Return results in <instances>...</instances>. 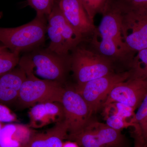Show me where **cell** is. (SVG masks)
I'll use <instances>...</instances> for the list:
<instances>
[{
    "instance_id": "obj_13",
    "label": "cell",
    "mask_w": 147,
    "mask_h": 147,
    "mask_svg": "<svg viewBox=\"0 0 147 147\" xmlns=\"http://www.w3.org/2000/svg\"><path fill=\"white\" fill-rule=\"evenodd\" d=\"M29 127L41 128L64 119L63 106L59 102L38 103L31 107L29 112Z\"/></svg>"
},
{
    "instance_id": "obj_20",
    "label": "cell",
    "mask_w": 147,
    "mask_h": 147,
    "mask_svg": "<svg viewBox=\"0 0 147 147\" xmlns=\"http://www.w3.org/2000/svg\"><path fill=\"white\" fill-rule=\"evenodd\" d=\"M88 16L94 21L95 16L98 13H103L110 0H79Z\"/></svg>"
},
{
    "instance_id": "obj_16",
    "label": "cell",
    "mask_w": 147,
    "mask_h": 147,
    "mask_svg": "<svg viewBox=\"0 0 147 147\" xmlns=\"http://www.w3.org/2000/svg\"><path fill=\"white\" fill-rule=\"evenodd\" d=\"M33 132L25 125H4L0 133V147H26Z\"/></svg>"
},
{
    "instance_id": "obj_9",
    "label": "cell",
    "mask_w": 147,
    "mask_h": 147,
    "mask_svg": "<svg viewBox=\"0 0 147 147\" xmlns=\"http://www.w3.org/2000/svg\"><path fill=\"white\" fill-rule=\"evenodd\" d=\"M61 104L64 112V122L68 130V136L79 133L92 118L90 109L74 87L65 88Z\"/></svg>"
},
{
    "instance_id": "obj_7",
    "label": "cell",
    "mask_w": 147,
    "mask_h": 147,
    "mask_svg": "<svg viewBox=\"0 0 147 147\" xmlns=\"http://www.w3.org/2000/svg\"><path fill=\"white\" fill-rule=\"evenodd\" d=\"M67 140L80 147H127V141L121 130L92 118L79 133L68 136Z\"/></svg>"
},
{
    "instance_id": "obj_26",
    "label": "cell",
    "mask_w": 147,
    "mask_h": 147,
    "mask_svg": "<svg viewBox=\"0 0 147 147\" xmlns=\"http://www.w3.org/2000/svg\"><path fill=\"white\" fill-rule=\"evenodd\" d=\"M133 136L134 138V147H147V142L139 130L134 129Z\"/></svg>"
},
{
    "instance_id": "obj_2",
    "label": "cell",
    "mask_w": 147,
    "mask_h": 147,
    "mask_svg": "<svg viewBox=\"0 0 147 147\" xmlns=\"http://www.w3.org/2000/svg\"><path fill=\"white\" fill-rule=\"evenodd\" d=\"M18 65L26 74L63 84L71 70L70 55L61 56L47 48H37L20 58Z\"/></svg>"
},
{
    "instance_id": "obj_4",
    "label": "cell",
    "mask_w": 147,
    "mask_h": 147,
    "mask_svg": "<svg viewBox=\"0 0 147 147\" xmlns=\"http://www.w3.org/2000/svg\"><path fill=\"white\" fill-rule=\"evenodd\" d=\"M81 44L70 54L71 70L77 82L76 86H82L114 72V65L98 54L90 44V47Z\"/></svg>"
},
{
    "instance_id": "obj_6",
    "label": "cell",
    "mask_w": 147,
    "mask_h": 147,
    "mask_svg": "<svg viewBox=\"0 0 147 147\" xmlns=\"http://www.w3.org/2000/svg\"><path fill=\"white\" fill-rule=\"evenodd\" d=\"M21 86L17 102L21 108H31L37 104L47 102H59L65 88L56 81L40 79L32 73Z\"/></svg>"
},
{
    "instance_id": "obj_25",
    "label": "cell",
    "mask_w": 147,
    "mask_h": 147,
    "mask_svg": "<svg viewBox=\"0 0 147 147\" xmlns=\"http://www.w3.org/2000/svg\"><path fill=\"white\" fill-rule=\"evenodd\" d=\"M17 121L16 115L7 105L0 103V122H13Z\"/></svg>"
},
{
    "instance_id": "obj_19",
    "label": "cell",
    "mask_w": 147,
    "mask_h": 147,
    "mask_svg": "<svg viewBox=\"0 0 147 147\" xmlns=\"http://www.w3.org/2000/svg\"><path fill=\"white\" fill-rule=\"evenodd\" d=\"M137 109L132 122L134 124V127H138L147 142V94Z\"/></svg>"
},
{
    "instance_id": "obj_24",
    "label": "cell",
    "mask_w": 147,
    "mask_h": 147,
    "mask_svg": "<svg viewBox=\"0 0 147 147\" xmlns=\"http://www.w3.org/2000/svg\"><path fill=\"white\" fill-rule=\"evenodd\" d=\"M106 124L111 128L117 130H122L129 127H134L132 123L116 114H110L106 115Z\"/></svg>"
},
{
    "instance_id": "obj_8",
    "label": "cell",
    "mask_w": 147,
    "mask_h": 147,
    "mask_svg": "<svg viewBox=\"0 0 147 147\" xmlns=\"http://www.w3.org/2000/svg\"><path fill=\"white\" fill-rule=\"evenodd\" d=\"M131 74L130 69L121 72L114 71L82 86L76 85L74 88L87 102L93 114L102 108L113 87L128 79Z\"/></svg>"
},
{
    "instance_id": "obj_17",
    "label": "cell",
    "mask_w": 147,
    "mask_h": 147,
    "mask_svg": "<svg viewBox=\"0 0 147 147\" xmlns=\"http://www.w3.org/2000/svg\"><path fill=\"white\" fill-rule=\"evenodd\" d=\"M110 3L122 13L134 12L147 15V0H110Z\"/></svg>"
},
{
    "instance_id": "obj_12",
    "label": "cell",
    "mask_w": 147,
    "mask_h": 147,
    "mask_svg": "<svg viewBox=\"0 0 147 147\" xmlns=\"http://www.w3.org/2000/svg\"><path fill=\"white\" fill-rule=\"evenodd\" d=\"M59 7L67 21L86 42L90 41L96 28L79 0H59Z\"/></svg>"
},
{
    "instance_id": "obj_27",
    "label": "cell",
    "mask_w": 147,
    "mask_h": 147,
    "mask_svg": "<svg viewBox=\"0 0 147 147\" xmlns=\"http://www.w3.org/2000/svg\"><path fill=\"white\" fill-rule=\"evenodd\" d=\"M62 147H80L76 142L69 140L64 142Z\"/></svg>"
},
{
    "instance_id": "obj_10",
    "label": "cell",
    "mask_w": 147,
    "mask_h": 147,
    "mask_svg": "<svg viewBox=\"0 0 147 147\" xmlns=\"http://www.w3.org/2000/svg\"><path fill=\"white\" fill-rule=\"evenodd\" d=\"M147 94V78L132 73L129 78L117 84L110 91L102 108L119 102L134 108H138Z\"/></svg>"
},
{
    "instance_id": "obj_11",
    "label": "cell",
    "mask_w": 147,
    "mask_h": 147,
    "mask_svg": "<svg viewBox=\"0 0 147 147\" xmlns=\"http://www.w3.org/2000/svg\"><path fill=\"white\" fill-rule=\"evenodd\" d=\"M121 27L125 40L130 50L137 53L147 49V15L122 13Z\"/></svg>"
},
{
    "instance_id": "obj_28",
    "label": "cell",
    "mask_w": 147,
    "mask_h": 147,
    "mask_svg": "<svg viewBox=\"0 0 147 147\" xmlns=\"http://www.w3.org/2000/svg\"><path fill=\"white\" fill-rule=\"evenodd\" d=\"M4 125H3L2 123L0 122V133H1V130L2 129Z\"/></svg>"
},
{
    "instance_id": "obj_21",
    "label": "cell",
    "mask_w": 147,
    "mask_h": 147,
    "mask_svg": "<svg viewBox=\"0 0 147 147\" xmlns=\"http://www.w3.org/2000/svg\"><path fill=\"white\" fill-rule=\"evenodd\" d=\"M130 69L133 74L147 78V48L137 52Z\"/></svg>"
},
{
    "instance_id": "obj_3",
    "label": "cell",
    "mask_w": 147,
    "mask_h": 147,
    "mask_svg": "<svg viewBox=\"0 0 147 147\" xmlns=\"http://www.w3.org/2000/svg\"><path fill=\"white\" fill-rule=\"evenodd\" d=\"M46 16L36 14L28 24L14 28H0V41L11 51H32L42 45L47 33Z\"/></svg>"
},
{
    "instance_id": "obj_5",
    "label": "cell",
    "mask_w": 147,
    "mask_h": 147,
    "mask_svg": "<svg viewBox=\"0 0 147 147\" xmlns=\"http://www.w3.org/2000/svg\"><path fill=\"white\" fill-rule=\"evenodd\" d=\"M47 19V33L50 42L47 49L51 52L69 56L77 46L86 42L67 21L56 1Z\"/></svg>"
},
{
    "instance_id": "obj_14",
    "label": "cell",
    "mask_w": 147,
    "mask_h": 147,
    "mask_svg": "<svg viewBox=\"0 0 147 147\" xmlns=\"http://www.w3.org/2000/svg\"><path fill=\"white\" fill-rule=\"evenodd\" d=\"M27 76L20 67L0 76V103L7 105L16 102Z\"/></svg>"
},
{
    "instance_id": "obj_18",
    "label": "cell",
    "mask_w": 147,
    "mask_h": 147,
    "mask_svg": "<svg viewBox=\"0 0 147 147\" xmlns=\"http://www.w3.org/2000/svg\"><path fill=\"white\" fill-rule=\"evenodd\" d=\"M6 48L0 46V76L15 68L20 61L19 53L9 51Z\"/></svg>"
},
{
    "instance_id": "obj_1",
    "label": "cell",
    "mask_w": 147,
    "mask_h": 147,
    "mask_svg": "<svg viewBox=\"0 0 147 147\" xmlns=\"http://www.w3.org/2000/svg\"><path fill=\"white\" fill-rule=\"evenodd\" d=\"M100 24L89 42L98 54L115 65L122 64L131 68L137 52L127 45L122 30V13L110 2L102 13Z\"/></svg>"
},
{
    "instance_id": "obj_23",
    "label": "cell",
    "mask_w": 147,
    "mask_h": 147,
    "mask_svg": "<svg viewBox=\"0 0 147 147\" xmlns=\"http://www.w3.org/2000/svg\"><path fill=\"white\" fill-rule=\"evenodd\" d=\"M30 6L36 11V14L48 16L55 5V0H27Z\"/></svg>"
},
{
    "instance_id": "obj_15",
    "label": "cell",
    "mask_w": 147,
    "mask_h": 147,
    "mask_svg": "<svg viewBox=\"0 0 147 147\" xmlns=\"http://www.w3.org/2000/svg\"><path fill=\"white\" fill-rule=\"evenodd\" d=\"M68 130L63 121L39 132H33L26 147H62Z\"/></svg>"
},
{
    "instance_id": "obj_22",
    "label": "cell",
    "mask_w": 147,
    "mask_h": 147,
    "mask_svg": "<svg viewBox=\"0 0 147 147\" xmlns=\"http://www.w3.org/2000/svg\"><path fill=\"white\" fill-rule=\"evenodd\" d=\"M103 108H104V112L112 111V113L105 114V115L116 114L127 120L128 119H129L131 123L132 119L135 115L134 111L135 110L134 108L120 102H113L106 105Z\"/></svg>"
}]
</instances>
